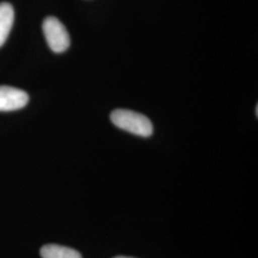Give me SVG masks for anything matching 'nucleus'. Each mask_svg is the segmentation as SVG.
<instances>
[{"label": "nucleus", "mask_w": 258, "mask_h": 258, "mask_svg": "<svg viewBox=\"0 0 258 258\" xmlns=\"http://www.w3.org/2000/svg\"><path fill=\"white\" fill-rule=\"evenodd\" d=\"M112 123L118 128L136 136L148 138L153 134V124L145 115L127 109H116L110 115Z\"/></svg>", "instance_id": "f257e3e1"}, {"label": "nucleus", "mask_w": 258, "mask_h": 258, "mask_svg": "<svg viewBox=\"0 0 258 258\" xmlns=\"http://www.w3.org/2000/svg\"><path fill=\"white\" fill-rule=\"evenodd\" d=\"M42 29L50 49L56 54L65 52L70 46V36L64 25L55 18L48 17L44 19Z\"/></svg>", "instance_id": "f03ea898"}, {"label": "nucleus", "mask_w": 258, "mask_h": 258, "mask_svg": "<svg viewBox=\"0 0 258 258\" xmlns=\"http://www.w3.org/2000/svg\"><path fill=\"white\" fill-rule=\"evenodd\" d=\"M29 102L27 93L11 86H0V111L19 110Z\"/></svg>", "instance_id": "7ed1b4c3"}, {"label": "nucleus", "mask_w": 258, "mask_h": 258, "mask_svg": "<svg viewBox=\"0 0 258 258\" xmlns=\"http://www.w3.org/2000/svg\"><path fill=\"white\" fill-rule=\"evenodd\" d=\"M14 20L15 12L13 6L7 2L0 3V47L5 43L9 37Z\"/></svg>", "instance_id": "20e7f679"}, {"label": "nucleus", "mask_w": 258, "mask_h": 258, "mask_svg": "<svg viewBox=\"0 0 258 258\" xmlns=\"http://www.w3.org/2000/svg\"><path fill=\"white\" fill-rule=\"evenodd\" d=\"M40 255L42 258H82L81 253L76 249L55 244L43 246L40 249Z\"/></svg>", "instance_id": "39448f33"}, {"label": "nucleus", "mask_w": 258, "mask_h": 258, "mask_svg": "<svg viewBox=\"0 0 258 258\" xmlns=\"http://www.w3.org/2000/svg\"><path fill=\"white\" fill-rule=\"evenodd\" d=\"M114 258H134V257H126V256H117V257Z\"/></svg>", "instance_id": "423d86ee"}]
</instances>
